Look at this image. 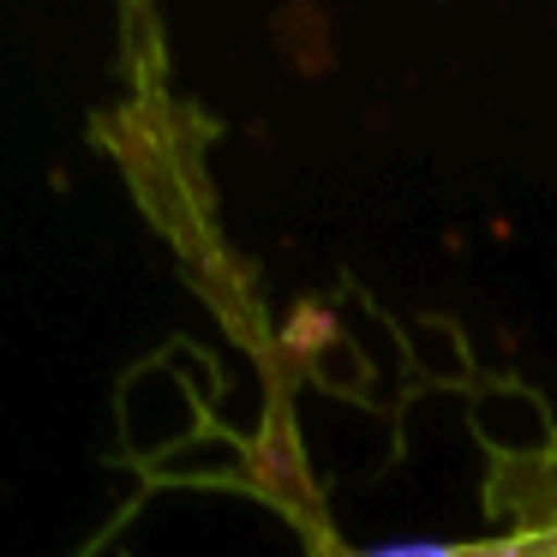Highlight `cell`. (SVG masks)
I'll list each match as a JSON object with an SVG mask.
<instances>
[{"mask_svg":"<svg viewBox=\"0 0 557 557\" xmlns=\"http://www.w3.org/2000/svg\"><path fill=\"white\" fill-rule=\"evenodd\" d=\"M492 528L473 540H401L330 557H557V437L528 449H497L485 480Z\"/></svg>","mask_w":557,"mask_h":557,"instance_id":"6da1fadb","label":"cell"}]
</instances>
